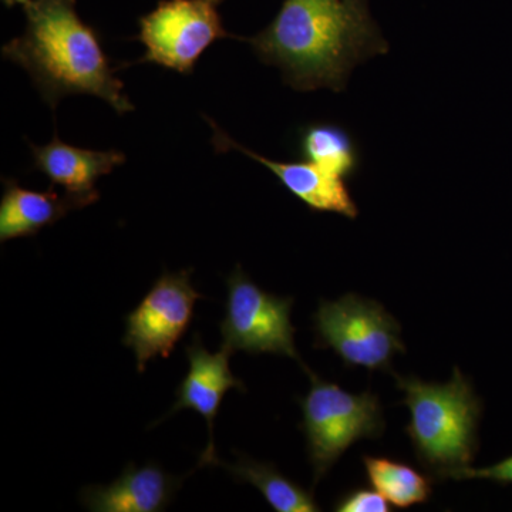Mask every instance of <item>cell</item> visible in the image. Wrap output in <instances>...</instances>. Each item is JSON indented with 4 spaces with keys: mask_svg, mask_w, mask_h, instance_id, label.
Segmentation results:
<instances>
[{
    "mask_svg": "<svg viewBox=\"0 0 512 512\" xmlns=\"http://www.w3.org/2000/svg\"><path fill=\"white\" fill-rule=\"evenodd\" d=\"M25 12V33L6 43L2 55L26 70L52 109L63 97L87 94L119 114L134 110L99 33L80 19L76 0H32Z\"/></svg>",
    "mask_w": 512,
    "mask_h": 512,
    "instance_id": "obj_2",
    "label": "cell"
},
{
    "mask_svg": "<svg viewBox=\"0 0 512 512\" xmlns=\"http://www.w3.org/2000/svg\"><path fill=\"white\" fill-rule=\"evenodd\" d=\"M227 302L221 322L222 345L232 352L249 355L272 353L302 362L295 346L291 320L292 298H282L264 291L251 281L241 265L227 278Z\"/></svg>",
    "mask_w": 512,
    "mask_h": 512,
    "instance_id": "obj_6",
    "label": "cell"
},
{
    "mask_svg": "<svg viewBox=\"0 0 512 512\" xmlns=\"http://www.w3.org/2000/svg\"><path fill=\"white\" fill-rule=\"evenodd\" d=\"M32 148L33 164L40 173L49 178L52 185H60L69 194L96 202L100 198L96 190L97 180L110 174L114 168L124 164L126 156L121 151H97L63 143L57 133L45 146Z\"/></svg>",
    "mask_w": 512,
    "mask_h": 512,
    "instance_id": "obj_12",
    "label": "cell"
},
{
    "mask_svg": "<svg viewBox=\"0 0 512 512\" xmlns=\"http://www.w3.org/2000/svg\"><path fill=\"white\" fill-rule=\"evenodd\" d=\"M363 466L369 483L393 507L406 510L430 500L433 481L410 464L396 458L365 456Z\"/></svg>",
    "mask_w": 512,
    "mask_h": 512,
    "instance_id": "obj_16",
    "label": "cell"
},
{
    "mask_svg": "<svg viewBox=\"0 0 512 512\" xmlns=\"http://www.w3.org/2000/svg\"><path fill=\"white\" fill-rule=\"evenodd\" d=\"M204 298L191 284V271L164 272L146 298L126 318L123 345L136 355L137 370L156 357H168L190 328L194 306Z\"/></svg>",
    "mask_w": 512,
    "mask_h": 512,
    "instance_id": "obj_8",
    "label": "cell"
},
{
    "mask_svg": "<svg viewBox=\"0 0 512 512\" xmlns=\"http://www.w3.org/2000/svg\"><path fill=\"white\" fill-rule=\"evenodd\" d=\"M224 0H161L138 20V42L146 47L140 63H153L181 74L194 72L202 53L229 36L218 8Z\"/></svg>",
    "mask_w": 512,
    "mask_h": 512,
    "instance_id": "obj_7",
    "label": "cell"
},
{
    "mask_svg": "<svg viewBox=\"0 0 512 512\" xmlns=\"http://www.w3.org/2000/svg\"><path fill=\"white\" fill-rule=\"evenodd\" d=\"M474 478L494 481V483L501 485L512 484V456L505 458L500 463L494 464V466L484 468L468 467L461 473L458 481L474 480Z\"/></svg>",
    "mask_w": 512,
    "mask_h": 512,
    "instance_id": "obj_18",
    "label": "cell"
},
{
    "mask_svg": "<svg viewBox=\"0 0 512 512\" xmlns=\"http://www.w3.org/2000/svg\"><path fill=\"white\" fill-rule=\"evenodd\" d=\"M207 121L214 128L212 144H214L215 150L220 153H227L231 150L239 151V153L251 157L256 163L264 165L272 171L279 183L284 185L293 197L298 198L313 212H332V214L343 215L349 220H356L359 208H357L349 188L346 187V181L342 178L326 173L318 165L309 163V161L282 163V161L259 156L255 151L242 147L237 141L232 140L214 121L208 119Z\"/></svg>",
    "mask_w": 512,
    "mask_h": 512,
    "instance_id": "obj_10",
    "label": "cell"
},
{
    "mask_svg": "<svg viewBox=\"0 0 512 512\" xmlns=\"http://www.w3.org/2000/svg\"><path fill=\"white\" fill-rule=\"evenodd\" d=\"M242 40L302 93L345 92L356 66L390 50L369 0H285L268 28Z\"/></svg>",
    "mask_w": 512,
    "mask_h": 512,
    "instance_id": "obj_1",
    "label": "cell"
},
{
    "mask_svg": "<svg viewBox=\"0 0 512 512\" xmlns=\"http://www.w3.org/2000/svg\"><path fill=\"white\" fill-rule=\"evenodd\" d=\"M2 2L5 3L8 8H13V6L19 5L22 6L23 9H26L32 0H2Z\"/></svg>",
    "mask_w": 512,
    "mask_h": 512,
    "instance_id": "obj_19",
    "label": "cell"
},
{
    "mask_svg": "<svg viewBox=\"0 0 512 512\" xmlns=\"http://www.w3.org/2000/svg\"><path fill=\"white\" fill-rule=\"evenodd\" d=\"M316 348L332 349L345 367L390 370L396 353H406L402 326L383 305L356 293L322 301L313 313Z\"/></svg>",
    "mask_w": 512,
    "mask_h": 512,
    "instance_id": "obj_5",
    "label": "cell"
},
{
    "mask_svg": "<svg viewBox=\"0 0 512 512\" xmlns=\"http://www.w3.org/2000/svg\"><path fill=\"white\" fill-rule=\"evenodd\" d=\"M393 376L410 410L406 434L420 466L436 481H458L480 446L483 402L473 383L458 367L444 384L424 382L417 376Z\"/></svg>",
    "mask_w": 512,
    "mask_h": 512,
    "instance_id": "obj_3",
    "label": "cell"
},
{
    "mask_svg": "<svg viewBox=\"0 0 512 512\" xmlns=\"http://www.w3.org/2000/svg\"><path fill=\"white\" fill-rule=\"evenodd\" d=\"M181 483L183 478L170 476L157 464L137 468L130 463L113 483L84 487L80 500L94 512L164 511Z\"/></svg>",
    "mask_w": 512,
    "mask_h": 512,
    "instance_id": "obj_11",
    "label": "cell"
},
{
    "mask_svg": "<svg viewBox=\"0 0 512 512\" xmlns=\"http://www.w3.org/2000/svg\"><path fill=\"white\" fill-rule=\"evenodd\" d=\"M215 466L227 468L235 480L258 488L259 493L264 495L266 503L276 512L320 511L312 491L305 490L295 481L286 478L276 470L274 464L261 463L247 456H239L237 464L229 466L218 460Z\"/></svg>",
    "mask_w": 512,
    "mask_h": 512,
    "instance_id": "obj_15",
    "label": "cell"
},
{
    "mask_svg": "<svg viewBox=\"0 0 512 512\" xmlns=\"http://www.w3.org/2000/svg\"><path fill=\"white\" fill-rule=\"evenodd\" d=\"M333 511L338 512H390L393 505L379 491L372 488H353L340 495L333 504Z\"/></svg>",
    "mask_w": 512,
    "mask_h": 512,
    "instance_id": "obj_17",
    "label": "cell"
},
{
    "mask_svg": "<svg viewBox=\"0 0 512 512\" xmlns=\"http://www.w3.org/2000/svg\"><path fill=\"white\" fill-rule=\"evenodd\" d=\"M185 352L190 369L177 387V402L167 413V417L188 409L200 413L207 420L210 443L201 454L198 467L215 466L218 461L214 446L215 417L228 390L238 389L244 393L247 392V387L229 369V357L234 352L227 346L222 345L217 353H210L202 345L200 336L195 335Z\"/></svg>",
    "mask_w": 512,
    "mask_h": 512,
    "instance_id": "obj_9",
    "label": "cell"
},
{
    "mask_svg": "<svg viewBox=\"0 0 512 512\" xmlns=\"http://www.w3.org/2000/svg\"><path fill=\"white\" fill-rule=\"evenodd\" d=\"M296 151L302 160L345 181L356 177L362 165L356 138L345 127L329 121H313L299 127Z\"/></svg>",
    "mask_w": 512,
    "mask_h": 512,
    "instance_id": "obj_14",
    "label": "cell"
},
{
    "mask_svg": "<svg viewBox=\"0 0 512 512\" xmlns=\"http://www.w3.org/2000/svg\"><path fill=\"white\" fill-rule=\"evenodd\" d=\"M92 202L77 195L59 194L55 185L47 191L23 188L13 178L3 180L0 201V241L35 237L43 228L62 220L67 212L82 210Z\"/></svg>",
    "mask_w": 512,
    "mask_h": 512,
    "instance_id": "obj_13",
    "label": "cell"
},
{
    "mask_svg": "<svg viewBox=\"0 0 512 512\" xmlns=\"http://www.w3.org/2000/svg\"><path fill=\"white\" fill-rule=\"evenodd\" d=\"M308 375L312 383L301 400V430L316 485L357 441L382 437L386 421L376 394H353L311 370Z\"/></svg>",
    "mask_w": 512,
    "mask_h": 512,
    "instance_id": "obj_4",
    "label": "cell"
}]
</instances>
